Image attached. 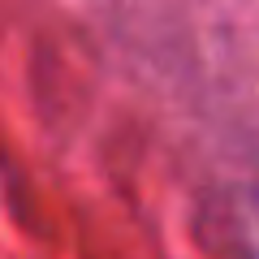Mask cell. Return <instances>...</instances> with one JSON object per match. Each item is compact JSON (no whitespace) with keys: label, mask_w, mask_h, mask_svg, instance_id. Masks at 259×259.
Instances as JSON below:
<instances>
[]
</instances>
